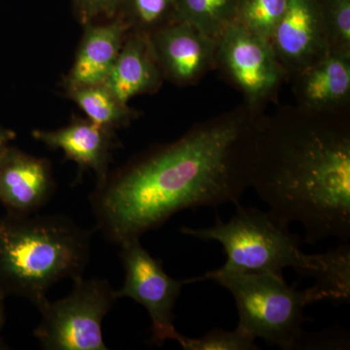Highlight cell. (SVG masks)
<instances>
[{
	"label": "cell",
	"mask_w": 350,
	"mask_h": 350,
	"mask_svg": "<svg viewBox=\"0 0 350 350\" xmlns=\"http://www.w3.org/2000/svg\"><path fill=\"white\" fill-rule=\"evenodd\" d=\"M123 0H71L78 20L83 25L105 18L111 20L118 15Z\"/></svg>",
	"instance_id": "603a6c76"
},
{
	"label": "cell",
	"mask_w": 350,
	"mask_h": 350,
	"mask_svg": "<svg viewBox=\"0 0 350 350\" xmlns=\"http://www.w3.org/2000/svg\"><path fill=\"white\" fill-rule=\"evenodd\" d=\"M113 131L90 119L75 118L69 125L55 131L36 130L32 137L54 149H59L81 170H90L105 180L109 172Z\"/></svg>",
	"instance_id": "5bb4252c"
},
{
	"label": "cell",
	"mask_w": 350,
	"mask_h": 350,
	"mask_svg": "<svg viewBox=\"0 0 350 350\" xmlns=\"http://www.w3.org/2000/svg\"><path fill=\"white\" fill-rule=\"evenodd\" d=\"M72 291L62 300L47 298L38 306L41 313L33 332L48 350H107L103 322L115 301L116 290L105 280H73Z\"/></svg>",
	"instance_id": "8992f818"
},
{
	"label": "cell",
	"mask_w": 350,
	"mask_h": 350,
	"mask_svg": "<svg viewBox=\"0 0 350 350\" xmlns=\"http://www.w3.org/2000/svg\"><path fill=\"white\" fill-rule=\"evenodd\" d=\"M66 93L88 119L112 131L130 125L138 115L105 84L70 88L66 89Z\"/></svg>",
	"instance_id": "2e32d148"
},
{
	"label": "cell",
	"mask_w": 350,
	"mask_h": 350,
	"mask_svg": "<svg viewBox=\"0 0 350 350\" xmlns=\"http://www.w3.org/2000/svg\"><path fill=\"white\" fill-rule=\"evenodd\" d=\"M269 41L285 76L291 79L325 57L329 46L319 0H289Z\"/></svg>",
	"instance_id": "9c48e42d"
},
{
	"label": "cell",
	"mask_w": 350,
	"mask_h": 350,
	"mask_svg": "<svg viewBox=\"0 0 350 350\" xmlns=\"http://www.w3.org/2000/svg\"><path fill=\"white\" fill-rule=\"evenodd\" d=\"M329 53L350 56V0H319Z\"/></svg>",
	"instance_id": "44dd1931"
},
{
	"label": "cell",
	"mask_w": 350,
	"mask_h": 350,
	"mask_svg": "<svg viewBox=\"0 0 350 350\" xmlns=\"http://www.w3.org/2000/svg\"><path fill=\"white\" fill-rule=\"evenodd\" d=\"M239 0H177L175 22L194 25L217 40L236 23Z\"/></svg>",
	"instance_id": "ac0fdd59"
},
{
	"label": "cell",
	"mask_w": 350,
	"mask_h": 350,
	"mask_svg": "<svg viewBox=\"0 0 350 350\" xmlns=\"http://www.w3.org/2000/svg\"><path fill=\"white\" fill-rule=\"evenodd\" d=\"M149 36L163 78L174 84H196L216 68L217 40L194 25L174 22Z\"/></svg>",
	"instance_id": "30bf717a"
},
{
	"label": "cell",
	"mask_w": 350,
	"mask_h": 350,
	"mask_svg": "<svg viewBox=\"0 0 350 350\" xmlns=\"http://www.w3.org/2000/svg\"><path fill=\"white\" fill-rule=\"evenodd\" d=\"M50 163L9 146L0 157V202L7 213L31 215L54 193Z\"/></svg>",
	"instance_id": "8fae6325"
},
{
	"label": "cell",
	"mask_w": 350,
	"mask_h": 350,
	"mask_svg": "<svg viewBox=\"0 0 350 350\" xmlns=\"http://www.w3.org/2000/svg\"><path fill=\"white\" fill-rule=\"evenodd\" d=\"M163 80L150 36L129 31L105 85L128 103L140 94L156 93Z\"/></svg>",
	"instance_id": "9a60e30c"
},
{
	"label": "cell",
	"mask_w": 350,
	"mask_h": 350,
	"mask_svg": "<svg viewBox=\"0 0 350 350\" xmlns=\"http://www.w3.org/2000/svg\"><path fill=\"white\" fill-rule=\"evenodd\" d=\"M130 27L120 15L105 24L88 23L66 89L105 84Z\"/></svg>",
	"instance_id": "4fadbf2b"
},
{
	"label": "cell",
	"mask_w": 350,
	"mask_h": 350,
	"mask_svg": "<svg viewBox=\"0 0 350 350\" xmlns=\"http://www.w3.org/2000/svg\"><path fill=\"white\" fill-rule=\"evenodd\" d=\"M5 298V295L0 291V333H1L4 322H5V310H4V299Z\"/></svg>",
	"instance_id": "d4e9b609"
},
{
	"label": "cell",
	"mask_w": 350,
	"mask_h": 350,
	"mask_svg": "<svg viewBox=\"0 0 350 350\" xmlns=\"http://www.w3.org/2000/svg\"><path fill=\"white\" fill-rule=\"evenodd\" d=\"M120 258L125 269V282L116 290L117 299L130 298L146 308L152 322L151 342L162 347L165 340H178L181 334L175 329L174 308L187 280L170 278L162 262L152 257L139 238L119 244Z\"/></svg>",
	"instance_id": "ba28073f"
},
{
	"label": "cell",
	"mask_w": 350,
	"mask_h": 350,
	"mask_svg": "<svg viewBox=\"0 0 350 350\" xmlns=\"http://www.w3.org/2000/svg\"><path fill=\"white\" fill-rule=\"evenodd\" d=\"M177 0H123L118 15L130 31L150 36L176 19Z\"/></svg>",
	"instance_id": "d6986e66"
},
{
	"label": "cell",
	"mask_w": 350,
	"mask_h": 350,
	"mask_svg": "<svg viewBox=\"0 0 350 350\" xmlns=\"http://www.w3.org/2000/svg\"><path fill=\"white\" fill-rule=\"evenodd\" d=\"M216 68L243 94L244 105L255 113L278 94L284 71L269 39L238 24L217 38Z\"/></svg>",
	"instance_id": "52a82bcc"
},
{
	"label": "cell",
	"mask_w": 350,
	"mask_h": 350,
	"mask_svg": "<svg viewBox=\"0 0 350 350\" xmlns=\"http://www.w3.org/2000/svg\"><path fill=\"white\" fill-rule=\"evenodd\" d=\"M177 342L186 350H255L259 349L254 338L234 331L213 329L200 338H187L180 335Z\"/></svg>",
	"instance_id": "7402d4cb"
},
{
	"label": "cell",
	"mask_w": 350,
	"mask_h": 350,
	"mask_svg": "<svg viewBox=\"0 0 350 350\" xmlns=\"http://www.w3.org/2000/svg\"><path fill=\"white\" fill-rule=\"evenodd\" d=\"M91 234L64 216L0 217V291L38 306L59 280L82 276Z\"/></svg>",
	"instance_id": "3957f363"
},
{
	"label": "cell",
	"mask_w": 350,
	"mask_h": 350,
	"mask_svg": "<svg viewBox=\"0 0 350 350\" xmlns=\"http://www.w3.org/2000/svg\"><path fill=\"white\" fill-rule=\"evenodd\" d=\"M314 284L308 288L312 303L350 300V246L345 243L320 254L319 268L312 273Z\"/></svg>",
	"instance_id": "e0dca14e"
},
{
	"label": "cell",
	"mask_w": 350,
	"mask_h": 350,
	"mask_svg": "<svg viewBox=\"0 0 350 350\" xmlns=\"http://www.w3.org/2000/svg\"><path fill=\"white\" fill-rule=\"evenodd\" d=\"M250 187L306 243L350 239V126L347 113L284 107L260 116Z\"/></svg>",
	"instance_id": "7a4b0ae2"
},
{
	"label": "cell",
	"mask_w": 350,
	"mask_h": 350,
	"mask_svg": "<svg viewBox=\"0 0 350 350\" xmlns=\"http://www.w3.org/2000/svg\"><path fill=\"white\" fill-rule=\"evenodd\" d=\"M288 3L289 0H239L234 24L269 40Z\"/></svg>",
	"instance_id": "ffe728a7"
},
{
	"label": "cell",
	"mask_w": 350,
	"mask_h": 350,
	"mask_svg": "<svg viewBox=\"0 0 350 350\" xmlns=\"http://www.w3.org/2000/svg\"><path fill=\"white\" fill-rule=\"evenodd\" d=\"M16 138V133L0 126V157L10 146V142Z\"/></svg>",
	"instance_id": "cb8c5ba5"
},
{
	"label": "cell",
	"mask_w": 350,
	"mask_h": 350,
	"mask_svg": "<svg viewBox=\"0 0 350 350\" xmlns=\"http://www.w3.org/2000/svg\"><path fill=\"white\" fill-rule=\"evenodd\" d=\"M237 206L236 215L229 222L217 217L213 227H184L181 232L202 241L220 243L227 255L221 268L225 271L282 276L283 269L292 268L312 278L319 268L320 254H306L298 239L288 229V223L271 211Z\"/></svg>",
	"instance_id": "277c9868"
},
{
	"label": "cell",
	"mask_w": 350,
	"mask_h": 350,
	"mask_svg": "<svg viewBox=\"0 0 350 350\" xmlns=\"http://www.w3.org/2000/svg\"><path fill=\"white\" fill-rule=\"evenodd\" d=\"M292 79L297 107L319 114L347 111L350 101V56L329 53Z\"/></svg>",
	"instance_id": "7c38bea8"
},
{
	"label": "cell",
	"mask_w": 350,
	"mask_h": 350,
	"mask_svg": "<svg viewBox=\"0 0 350 350\" xmlns=\"http://www.w3.org/2000/svg\"><path fill=\"white\" fill-rule=\"evenodd\" d=\"M213 280L234 297L239 312L237 329L256 340L282 349L300 347L305 332L304 308L312 304L308 290L289 286L283 276L241 273L219 269L187 280V283Z\"/></svg>",
	"instance_id": "5b68a950"
},
{
	"label": "cell",
	"mask_w": 350,
	"mask_h": 350,
	"mask_svg": "<svg viewBox=\"0 0 350 350\" xmlns=\"http://www.w3.org/2000/svg\"><path fill=\"white\" fill-rule=\"evenodd\" d=\"M261 115L241 105L108 174L91 196L100 231L120 244L184 209L239 204L250 187Z\"/></svg>",
	"instance_id": "6da1fadb"
}]
</instances>
